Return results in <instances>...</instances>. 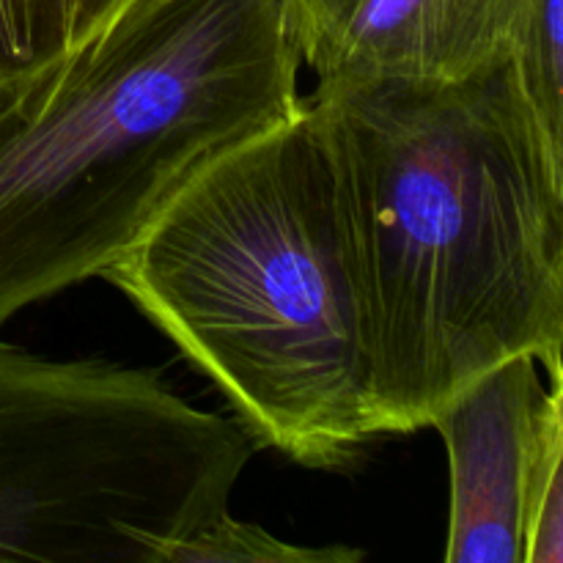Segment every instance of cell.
Wrapping results in <instances>:
<instances>
[{
  "label": "cell",
  "mask_w": 563,
  "mask_h": 563,
  "mask_svg": "<svg viewBox=\"0 0 563 563\" xmlns=\"http://www.w3.org/2000/svg\"><path fill=\"white\" fill-rule=\"evenodd\" d=\"M522 563H563V438L544 451L533 473Z\"/></svg>",
  "instance_id": "10"
},
{
  "label": "cell",
  "mask_w": 563,
  "mask_h": 563,
  "mask_svg": "<svg viewBox=\"0 0 563 563\" xmlns=\"http://www.w3.org/2000/svg\"><path fill=\"white\" fill-rule=\"evenodd\" d=\"M280 0H135L0 91V328L102 278L212 159L302 108Z\"/></svg>",
  "instance_id": "2"
},
{
  "label": "cell",
  "mask_w": 563,
  "mask_h": 563,
  "mask_svg": "<svg viewBox=\"0 0 563 563\" xmlns=\"http://www.w3.org/2000/svg\"><path fill=\"white\" fill-rule=\"evenodd\" d=\"M102 278L258 445L333 471L377 440L344 187L306 97L192 176Z\"/></svg>",
  "instance_id": "3"
},
{
  "label": "cell",
  "mask_w": 563,
  "mask_h": 563,
  "mask_svg": "<svg viewBox=\"0 0 563 563\" xmlns=\"http://www.w3.org/2000/svg\"><path fill=\"white\" fill-rule=\"evenodd\" d=\"M229 476L225 418L159 372L0 341V563H165Z\"/></svg>",
  "instance_id": "4"
},
{
  "label": "cell",
  "mask_w": 563,
  "mask_h": 563,
  "mask_svg": "<svg viewBox=\"0 0 563 563\" xmlns=\"http://www.w3.org/2000/svg\"><path fill=\"white\" fill-rule=\"evenodd\" d=\"M350 218L377 438L489 368L561 374L563 146L511 53L445 80L317 82Z\"/></svg>",
  "instance_id": "1"
},
{
  "label": "cell",
  "mask_w": 563,
  "mask_h": 563,
  "mask_svg": "<svg viewBox=\"0 0 563 563\" xmlns=\"http://www.w3.org/2000/svg\"><path fill=\"white\" fill-rule=\"evenodd\" d=\"M533 355L489 368L432 416L449 454V563H522L526 506L544 451L563 438V383Z\"/></svg>",
  "instance_id": "5"
},
{
  "label": "cell",
  "mask_w": 563,
  "mask_h": 563,
  "mask_svg": "<svg viewBox=\"0 0 563 563\" xmlns=\"http://www.w3.org/2000/svg\"><path fill=\"white\" fill-rule=\"evenodd\" d=\"M511 58L539 119L563 146V0H517Z\"/></svg>",
  "instance_id": "8"
},
{
  "label": "cell",
  "mask_w": 563,
  "mask_h": 563,
  "mask_svg": "<svg viewBox=\"0 0 563 563\" xmlns=\"http://www.w3.org/2000/svg\"><path fill=\"white\" fill-rule=\"evenodd\" d=\"M135 0H0V91L31 80Z\"/></svg>",
  "instance_id": "7"
},
{
  "label": "cell",
  "mask_w": 563,
  "mask_h": 563,
  "mask_svg": "<svg viewBox=\"0 0 563 563\" xmlns=\"http://www.w3.org/2000/svg\"><path fill=\"white\" fill-rule=\"evenodd\" d=\"M363 555L350 548H300L225 511L176 544L168 563H352Z\"/></svg>",
  "instance_id": "9"
},
{
  "label": "cell",
  "mask_w": 563,
  "mask_h": 563,
  "mask_svg": "<svg viewBox=\"0 0 563 563\" xmlns=\"http://www.w3.org/2000/svg\"><path fill=\"white\" fill-rule=\"evenodd\" d=\"M300 66L319 82L445 80L511 53L517 0H280Z\"/></svg>",
  "instance_id": "6"
}]
</instances>
